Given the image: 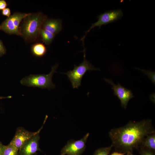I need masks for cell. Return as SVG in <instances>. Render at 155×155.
<instances>
[{
	"mask_svg": "<svg viewBox=\"0 0 155 155\" xmlns=\"http://www.w3.org/2000/svg\"><path fill=\"white\" fill-rule=\"evenodd\" d=\"M3 145L0 142V155H2V149Z\"/></svg>",
	"mask_w": 155,
	"mask_h": 155,
	"instance_id": "23",
	"label": "cell"
},
{
	"mask_svg": "<svg viewBox=\"0 0 155 155\" xmlns=\"http://www.w3.org/2000/svg\"><path fill=\"white\" fill-rule=\"evenodd\" d=\"M136 69L140 70L143 72L145 75H147L152 82L155 85V73L151 71H147L143 69L136 68Z\"/></svg>",
	"mask_w": 155,
	"mask_h": 155,
	"instance_id": "17",
	"label": "cell"
},
{
	"mask_svg": "<svg viewBox=\"0 0 155 155\" xmlns=\"http://www.w3.org/2000/svg\"><path fill=\"white\" fill-rule=\"evenodd\" d=\"M42 126L39 130L35 132L28 131L22 127L18 128L13 138L9 143L19 150L28 141L38 133L42 128Z\"/></svg>",
	"mask_w": 155,
	"mask_h": 155,
	"instance_id": "9",
	"label": "cell"
},
{
	"mask_svg": "<svg viewBox=\"0 0 155 155\" xmlns=\"http://www.w3.org/2000/svg\"><path fill=\"white\" fill-rule=\"evenodd\" d=\"M155 133L151 120L130 121L125 126L111 130L109 136L113 147L120 152H130L138 148L145 137Z\"/></svg>",
	"mask_w": 155,
	"mask_h": 155,
	"instance_id": "1",
	"label": "cell"
},
{
	"mask_svg": "<svg viewBox=\"0 0 155 155\" xmlns=\"http://www.w3.org/2000/svg\"><path fill=\"white\" fill-rule=\"evenodd\" d=\"M42 28L55 35L62 30L61 20L59 19L47 18L43 23Z\"/></svg>",
	"mask_w": 155,
	"mask_h": 155,
	"instance_id": "11",
	"label": "cell"
},
{
	"mask_svg": "<svg viewBox=\"0 0 155 155\" xmlns=\"http://www.w3.org/2000/svg\"><path fill=\"white\" fill-rule=\"evenodd\" d=\"M127 155H134L132 154V152H128L127 153Z\"/></svg>",
	"mask_w": 155,
	"mask_h": 155,
	"instance_id": "25",
	"label": "cell"
},
{
	"mask_svg": "<svg viewBox=\"0 0 155 155\" xmlns=\"http://www.w3.org/2000/svg\"><path fill=\"white\" fill-rule=\"evenodd\" d=\"M140 152L141 155H155L153 151L142 147H141Z\"/></svg>",
	"mask_w": 155,
	"mask_h": 155,
	"instance_id": "18",
	"label": "cell"
},
{
	"mask_svg": "<svg viewBox=\"0 0 155 155\" xmlns=\"http://www.w3.org/2000/svg\"><path fill=\"white\" fill-rule=\"evenodd\" d=\"M126 153L125 152H114L112 153L111 155H124Z\"/></svg>",
	"mask_w": 155,
	"mask_h": 155,
	"instance_id": "22",
	"label": "cell"
},
{
	"mask_svg": "<svg viewBox=\"0 0 155 155\" xmlns=\"http://www.w3.org/2000/svg\"><path fill=\"white\" fill-rule=\"evenodd\" d=\"M58 66L56 64L52 67L51 71L48 74H31L23 78L20 83L22 85L29 87L47 88L49 90L54 89L55 85L52 81V78Z\"/></svg>",
	"mask_w": 155,
	"mask_h": 155,
	"instance_id": "3",
	"label": "cell"
},
{
	"mask_svg": "<svg viewBox=\"0 0 155 155\" xmlns=\"http://www.w3.org/2000/svg\"><path fill=\"white\" fill-rule=\"evenodd\" d=\"M40 35L43 42L46 45H49L52 42L55 35L49 31L42 28L40 31Z\"/></svg>",
	"mask_w": 155,
	"mask_h": 155,
	"instance_id": "14",
	"label": "cell"
},
{
	"mask_svg": "<svg viewBox=\"0 0 155 155\" xmlns=\"http://www.w3.org/2000/svg\"><path fill=\"white\" fill-rule=\"evenodd\" d=\"M19 150L13 145L9 143L3 146L2 155H18Z\"/></svg>",
	"mask_w": 155,
	"mask_h": 155,
	"instance_id": "15",
	"label": "cell"
},
{
	"mask_svg": "<svg viewBox=\"0 0 155 155\" xmlns=\"http://www.w3.org/2000/svg\"><path fill=\"white\" fill-rule=\"evenodd\" d=\"M113 147V145L109 147L102 148L96 150L93 155H108Z\"/></svg>",
	"mask_w": 155,
	"mask_h": 155,
	"instance_id": "16",
	"label": "cell"
},
{
	"mask_svg": "<svg viewBox=\"0 0 155 155\" xmlns=\"http://www.w3.org/2000/svg\"><path fill=\"white\" fill-rule=\"evenodd\" d=\"M141 147L154 151L155 150V133L148 135L142 142Z\"/></svg>",
	"mask_w": 155,
	"mask_h": 155,
	"instance_id": "13",
	"label": "cell"
},
{
	"mask_svg": "<svg viewBox=\"0 0 155 155\" xmlns=\"http://www.w3.org/2000/svg\"><path fill=\"white\" fill-rule=\"evenodd\" d=\"M89 135L88 133L78 140H69L62 149L60 155H81L85 150L86 143Z\"/></svg>",
	"mask_w": 155,
	"mask_h": 155,
	"instance_id": "7",
	"label": "cell"
},
{
	"mask_svg": "<svg viewBox=\"0 0 155 155\" xmlns=\"http://www.w3.org/2000/svg\"><path fill=\"white\" fill-rule=\"evenodd\" d=\"M2 14L7 17H9L11 16V13L10 9L8 8H6L2 11Z\"/></svg>",
	"mask_w": 155,
	"mask_h": 155,
	"instance_id": "20",
	"label": "cell"
},
{
	"mask_svg": "<svg viewBox=\"0 0 155 155\" xmlns=\"http://www.w3.org/2000/svg\"><path fill=\"white\" fill-rule=\"evenodd\" d=\"M6 52V49L3 42L0 40V57L5 54Z\"/></svg>",
	"mask_w": 155,
	"mask_h": 155,
	"instance_id": "19",
	"label": "cell"
},
{
	"mask_svg": "<svg viewBox=\"0 0 155 155\" xmlns=\"http://www.w3.org/2000/svg\"><path fill=\"white\" fill-rule=\"evenodd\" d=\"M123 15V12L121 9H115L107 11L101 14L97 17L98 19L97 21L92 24L89 29L86 32V34L81 40L84 43V40L88 32L95 27L101 26L113 22L121 18Z\"/></svg>",
	"mask_w": 155,
	"mask_h": 155,
	"instance_id": "6",
	"label": "cell"
},
{
	"mask_svg": "<svg viewBox=\"0 0 155 155\" xmlns=\"http://www.w3.org/2000/svg\"><path fill=\"white\" fill-rule=\"evenodd\" d=\"M84 60L79 65H74V69L64 73L70 81L73 88H78L81 85L83 76L87 71L99 70L93 66L85 59V51L84 52Z\"/></svg>",
	"mask_w": 155,
	"mask_h": 155,
	"instance_id": "4",
	"label": "cell"
},
{
	"mask_svg": "<svg viewBox=\"0 0 155 155\" xmlns=\"http://www.w3.org/2000/svg\"><path fill=\"white\" fill-rule=\"evenodd\" d=\"M29 13H14L1 23L0 25V30L9 34L20 36L19 30L20 25L23 20Z\"/></svg>",
	"mask_w": 155,
	"mask_h": 155,
	"instance_id": "5",
	"label": "cell"
},
{
	"mask_svg": "<svg viewBox=\"0 0 155 155\" xmlns=\"http://www.w3.org/2000/svg\"><path fill=\"white\" fill-rule=\"evenodd\" d=\"M11 97H12L11 96H7V97L0 96V99H4V98H11Z\"/></svg>",
	"mask_w": 155,
	"mask_h": 155,
	"instance_id": "24",
	"label": "cell"
},
{
	"mask_svg": "<svg viewBox=\"0 0 155 155\" xmlns=\"http://www.w3.org/2000/svg\"><path fill=\"white\" fill-rule=\"evenodd\" d=\"M7 6L6 1L4 0H0V10H3Z\"/></svg>",
	"mask_w": 155,
	"mask_h": 155,
	"instance_id": "21",
	"label": "cell"
},
{
	"mask_svg": "<svg viewBox=\"0 0 155 155\" xmlns=\"http://www.w3.org/2000/svg\"><path fill=\"white\" fill-rule=\"evenodd\" d=\"M39 132L26 142L19 150L18 155H34L38 151H41L39 147L40 139Z\"/></svg>",
	"mask_w": 155,
	"mask_h": 155,
	"instance_id": "10",
	"label": "cell"
},
{
	"mask_svg": "<svg viewBox=\"0 0 155 155\" xmlns=\"http://www.w3.org/2000/svg\"><path fill=\"white\" fill-rule=\"evenodd\" d=\"M31 51L35 56L42 57L45 55L47 52L45 46L42 43H37L34 44L31 47Z\"/></svg>",
	"mask_w": 155,
	"mask_h": 155,
	"instance_id": "12",
	"label": "cell"
},
{
	"mask_svg": "<svg viewBox=\"0 0 155 155\" xmlns=\"http://www.w3.org/2000/svg\"><path fill=\"white\" fill-rule=\"evenodd\" d=\"M104 80L112 86L111 89L114 90V94L120 100L121 107L126 108L130 100L134 97L131 91L121 86L119 83L116 85L111 80L105 78H104Z\"/></svg>",
	"mask_w": 155,
	"mask_h": 155,
	"instance_id": "8",
	"label": "cell"
},
{
	"mask_svg": "<svg viewBox=\"0 0 155 155\" xmlns=\"http://www.w3.org/2000/svg\"><path fill=\"white\" fill-rule=\"evenodd\" d=\"M47 18L46 16L41 12L30 13L20 24V36L27 40H35L40 36L42 24Z\"/></svg>",
	"mask_w": 155,
	"mask_h": 155,
	"instance_id": "2",
	"label": "cell"
}]
</instances>
